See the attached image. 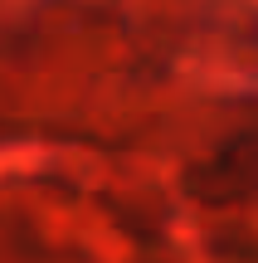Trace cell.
Segmentation results:
<instances>
[{"instance_id":"1","label":"cell","mask_w":258,"mask_h":263,"mask_svg":"<svg viewBox=\"0 0 258 263\" xmlns=\"http://www.w3.org/2000/svg\"><path fill=\"white\" fill-rule=\"evenodd\" d=\"M210 185L214 195H224L229 185L258 190V132H239L210 156Z\"/></svg>"}]
</instances>
